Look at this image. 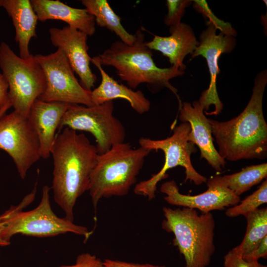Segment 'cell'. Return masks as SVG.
Returning <instances> with one entry per match:
<instances>
[{"instance_id":"6da1fadb","label":"cell","mask_w":267,"mask_h":267,"mask_svg":"<svg viewBox=\"0 0 267 267\" xmlns=\"http://www.w3.org/2000/svg\"><path fill=\"white\" fill-rule=\"evenodd\" d=\"M50 154L54 201L64 212L65 218L73 222L76 203L89 189L98 155L96 147L84 134L65 127L56 134Z\"/></svg>"},{"instance_id":"7a4b0ae2","label":"cell","mask_w":267,"mask_h":267,"mask_svg":"<svg viewBox=\"0 0 267 267\" xmlns=\"http://www.w3.org/2000/svg\"><path fill=\"white\" fill-rule=\"evenodd\" d=\"M267 84V71L258 73L252 94L243 111L225 122L209 119L218 153L225 160L263 159L267 155V124L263 111V99Z\"/></svg>"},{"instance_id":"3957f363","label":"cell","mask_w":267,"mask_h":267,"mask_svg":"<svg viewBox=\"0 0 267 267\" xmlns=\"http://www.w3.org/2000/svg\"><path fill=\"white\" fill-rule=\"evenodd\" d=\"M136 39L132 45L121 41L113 42L109 48L97 56L101 66L114 67L119 78L131 89H135L140 84L168 89L178 97V89L170 83L173 78L182 76L181 71L173 66L160 68L155 63L152 50L145 44V36L140 30L135 33Z\"/></svg>"},{"instance_id":"277c9868","label":"cell","mask_w":267,"mask_h":267,"mask_svg":"<svg viewBox=\"0 0 267 267\" xmlns=\"http://www.w3.org/2000/svg\"><path fill=\"white\" fill-rule=\"evenodd\" d=\"M151 152L141 147L133 148L124 142L98 155L88 189L95 211L101 199L129 193Z\"/></svg>"},{"instance_id":"5b68a950","label":"cell","mask_w":267,"mask_h":267,"mask_svg":"<svg viewBox=\"0 0 267 267\" xmlns=\"http://www.w3.org/2000/svg\"><path fill=\"white\" fill-rule=\"evenodd\" d=\"M37 183L36 182L33 190L24 197L18 205L11 206L3 213L2 239L10 243L11 237L17 234L47 237L70 232L83 236L87 241L93 231H89L85 226L76 224L65 217L57 216L51 206L49 195L51 188L47 185L43 187L39 205L31 210L23 211L34 200Z\"/></svg>"},{"instance_id":"8992f818","label":"cell","mask_w":267,"mask_h":267,"mask_svg":"<svg viewBox=\"0 0 267 267\" xmlns=\"http://www.w3.org/2000/svg\"><path fill=\"white\" fill-rule=\"evenodd\" d=\"M162 228L172 232L174 245L183 255L184 267H207L214 253L215 222L210 213L199 215L195 209L163 208Z\"/></svg>"},{"instance_id":"52a82bcc","label":"cell","mask_w":267,"mask_h":267,"mask_svg":"<svg viewBox=\"0 0 267 267\" xmlns=\"http://www.w3.org/2000/svg\"><path fill=\"white\" fill-rule=\"evenodd\" d=\"M191 130L190 124L182 122L173 128V134L163 139L154 140L141 137L138 141L140 147L150 151L161 150L165 155V162L160 171L151 177L138 183L134 187V193L148 198L150 200L155 197L157 183L167 178V172L177 166L184 168L185 178L199 185L206 182L207 179L199 174L194 168L191 161V155L196 152L195 144L188 140Z\"/></svg>"},{"instance_id":"ba28073f","label":"cell","mask_w":267,"mask_h":267,"mask_svg":"<svg viewBox=\"0 0 267 267\" xmlns=\"http://www.w3.org/2000/svg\"><path fill=\"white\" fill-rule=\"evenodd\" d=\"M0 68L8 84L9 99L14 111L28 118L33 104L45 89V78L41 66L34 55L22 58L2 42Z\"/></svg>"},{"instance_id":"9c48e42d","label":"cell","mask_w":267,"mask_h":267,"mask_svg":"<svg viewBox=\"0 0 267 267\" xmlns=\"http://www.w3.org/2000/svg\"><path fill=\"white\" fill-rule=\"evenodd\" d=\"M113 111L112 100L91 106L72 104L64 114L58 131L65 127L89 132L95 139L98 154L104 153L115 144L124 142L126 138L125 128L114 116Z\"/></svg>"},{"instance_id":"30bf717a","label":"cell","mask_w":267,"mask_h":267,"mask_svg":"<svg viewBox=\"0 0 267 267\" xmlns=\"http://www.w3.org/2000/svg\"><path fill=\"white\" fill-rule=\"evenodd\" d=\"M34 56L44 71L46 81L45 90L38 99L86 106L94 105L91 91L86 89L78 81L61 49L57 48L48 55Z\"/></svg>"},{"instance_id":"8fae6325","label":"cell","mask_w":267,"mask_h":267,"mask_svg":"<svg viewBox=\"0 0 267 267\" xmlns=\"http://www.w3.org/2000/svg\"><path fill=\"white\" fill-rule=\"evenodd\" d=\"M0 149L12 158L22 179L41 158L39 138L30 121L15 111L0 118Z\"/></svg>"},{"instance_id":"7c38bea8","label":"cell","mask_w":267,"mask_h":267,"mask_svg":"<svg viewBox=\"0 0 267 267\" xmlns=\"http://www.w3.org/2000/svg\"><path fill=\"white\" fill-rule=\"evenodd\" d=\"M216 28L210 23L199 36V45L191 54V59L198 56H203L206 61L210 74V84L208 88L204 90L198 100L203 106L204 110L209 109L212 105L215 106L214 111L208 113V115L220 114L223 108L217 89V77L220 73L219 59L223 53H229L234 49L236 40L234 37L225 35L222 33L217 34Z\"/></svg>"},{"instance_id":"4fadbf2b","label":"cell","mask_w":267,"mask_h":267,"mask_svg":"<svg viewBox=\"0 0 267 267\" xmlns=\"http://www.w3.org/2000/svg\"><path fill=\"white\" fill-rule=\"evenodd\" d=\"M49 33L52 44L63 51L74 72L80 78L81 85L86 89L91 91L96 77L90 68L91 58L88 52V35L68 26L63 28H51Z\"/></svg>"},{"instance_id":"5bb4252c","label":"cell","mask_w":267,"mask_h":267,"mask_svg":"<svg viewBox=\"0 0 267 267\" xmlns=\"http://www.w3.org/2000/svg\"><path fill=\"white\" fill-rule=\"evenodd\" d=\"M204 111L203 106L198 101H193L192 104L184 102L179 106L178 118L182 122L190 124L188 140L198 146L201 158L205 159L215 170L220 172L226 162L214 145L211 127Z\"/></svg>"},{"instance_id":"9a60e30c","label":"cell","mask_w":267,"mask_h":267,"mask_svg":"<svg viewBox=\"0 0 267 267\" xmlns=\"http://www.w3.org/2000/svg\"><path fill=\"white\" fill-rule=\"evenodd\" d=\"M160 191L166 194L164 199L169 204L198 209L203 213L223 210L226 207L235 206L240 201L239 196L228 188L220 186L208 187L207 190L196 195H184L179 192L174 180L163 183Z\"/></svg>"},{"instance_id":"2e32d148","label":"cell","mask_w":267,"mask_h":267,"mask_svg":"<svg viewBox=\"0 0 267 267\" xmlns=\"http://www.w3.org/2000/svg\"><path fill=\"white\" fill-rule=\"evenodd\" d=\"M71 105L39 99L33 104L28 119L39 138L41 158L47 159L51 155L56 131L58 130L61 120Z\"/></svg>"},{"instance_id":"e0dca14e","label":"cell","mask_w":267,"mask_h":267,"mask_svg":"<svg viewBox=\"0 0 267 267\" xmlns=\"http://www.w3.org/2000/svg\"><path fill=\"white\" fill-rule=\"evenodd\" d=\"M169 31V36L154 35L151 41L145 42V44L151 50L159 51L167 57L171 66L184 71L186 69L184 59L194 52L199 42L193 29L187 24L181 22Z\"/></svg>"},{"instance_id":"ac0fdd59","label":"cell","mask_w":267,"mask_h":267,"mask_svg":"<svg viewBox=\"0 0 267 267\" xmlns=\"http://www.w3.org/2000/svg\"><path fill=\"white\" fill-rule=\"evenodd\" d=\"M30 2L38 20L41 22L61 20L88 36L95 33L94 18L85 8L72 7L58 0H31Z\"/></svg>"},{"instance_id":"d6986e66","label":"cell","mask_w":267,"mask_h":267,"mask_svg":"<svg viewBox=\"0 0 267 267\" xmlns=\"http://www.w3.org/2000/svg\"><path fill=\"white\" fill-rule=\"evenodd\" d=\"M91 62L99 70L101 77L99 86L91 90V99L94 105L121 98L127 100L132 108L139 114H144L150 110V101L142 91L134 90L118 83L103 70L97 56L91 58Z\"/></svg>"},{"instance_id":"ffe728a7","label":"cell","mask_w":267,"mask_h":267,"mask_svg":"<svg viewBox=\"0 0 267 267\" xmlns=\"http://www.w3.org/2000/svg\"><path fill=\"white\" fill-rule=\"evenodd\" d=\"M2 7L12 19L19 56L24 59L30 57L32 54L29 51V43L32 38L37 37L36 29L38 21L30 0H3Z\"/></svg>"},{"instance_id":"44dd1931","label":"cell","mask_w":267,"mask_h":267,"mask_svg":"<svg viewBox=\"0 0 267 267\" xmlns=\"http://www.w3.org/2000/svg\"><path fill=\"white\" fill-rule=\"evenodd\" d=\"M267 177V164L247 166L239 172L231 175L216 176L207 179L208 187H223L234 194L240 195L260 183Z\"/></svg>"},{"instance_id":"7402d4cb","label":"cell","mask_w":267,"mask_h":267,"mask_svg":"<svg viewBox=\"0 0 267 267\" xmlns=\"http://www.w3.org/2000/svg\"><path fill=\"white\" fill-rule=\"evenodd\" d=\"M82 4L88 13L93 16L95 22L114 33L121 42L132 45L135 42V34L129 33L123 26L121 18L117 15L106 0H82Z\"/></svg>"},{"instance_id":"603a6c76","label":"cell","mask_w":267,"mask_h":267,"mask_svg":"<svg viewBox=\"0 0 267 267\" xmlns=\"http://www.w3.org/2000/svg\"><path fill=\"white\" fill-rule=\"evenodd\" d=\"M244 217L247 222L244 237L241 244L233 249L247 259L267 236V209H257Z\"/></svg>"},{"instance_id":"cb8c5ba5","label":"cell","mask_w":267,"mask_h":267,"mask_svg":"<svg viewBox=\"0 0 267 267\" xmlns=\"http://www.w3.org/2000/svg\"><path fill=\"white\" fill-rule=\"evenodd\" d=\"M267 202V180H264L259 188L241 201L240 204L228 208L225 212L226 216L234 218L240 215L245 216L258 209L261 205Z\"/></svg>"},{"instance_id":"d4e9b609","label":"cell","mask_w":267,"mask_h":267,"mask_svg":"<svg viewBox=\"0 0 267 267\" xmlns=\"http://www.w3.org/2000/svg\"><path fill=\"white\" fill-rule=\"evenodd\" d=\"M193 8L208 19V23L212 24L220 33L225 35L235 37L237 32L228 22L218 18L209 7L207 1L205 0H192Z\"/></svg>"},{"instance_id":"484cf974","label":"cell","mask_w":267,"mask_h":267,"mask_svg":"<svg viewBox=\"0 0 267 267\" xmlns=\"http://www.w3.org/2000/svg\"><path fill=\"white\" fill-rule=\"evenodd\" d=\"M192 3L190 0H167L166 5L168 13L164 18V23L172 29L181 22V19L185 12L186 8Z\"/></svg>"},{"instance_id":"4316f807","label":"cell","mask_w":267,"mask_h":267,"mask_svg":"<svg viewBox=\"0 0 267 267\" xmlns=\"http://www.w3.org/2000/svg\"><path fill=\"white\" fill-rule=\"evenodd\" d=\"M224 267H267L257 260H246L233 249L224 257Z\"/></svg>"},{"instance_id":"83f0119b","label":"cell","mask_w":267,"mask_h":267,"mask_svg":"<svg viewBox=\"0 0 267 267\" xmlns=\"http://www.w3.org/2000/svg\"><path fill=\"white\" fill-rule=\"evenodd\" d=\"M58 267H105V266L103 261L95 255L89 253H83L77 256L74 264L62 265Z\"/></svg>"},{"instance_id":"f1b7e54d","label":"cell","mask_w":267,"mask_h":267,"mask_svg":"<svg viewBox=\"0 0 267 267\" xmlns=\"http://www.w3.org/2000/svg\"><path fill=\"white\" fill-rule=\"evenodd\" d=\"M105 267H166L150 264H139L120 260L105 259L103 261Z\"/></svg>"},{"instance_id":"f546056e","label":"cell","mask_w":267,"mask_h":267,"mask_svg":"<svg viewBox=\"0 0 267 267\" xmlns=\"http://www.w3.org/2000/svg\"><path fill=\"white\" fill-rule=\"evenodd\" d=\"M267 256V236L265 237L256 249L252 253L246 260H257L260 258H265Z\"/></svg>"},{"instance_id":"4dcf8cb0","label":"cell","mask_w":267,"mask_h":267,"mask_svg":"<svg viewBox=\"0 0 267 267\" xmlns=\"http://www.w3.org/2000/svg\"><path fill=\"white\" fill-rule=\"evenodd\" d=\"M9 101L8 84L3 75L0 73V109Z\"/></svg>"},{"instance_id":"1f68e13d","label":"cell","mask_w":267,"mask_h":267,"mask_svg":"<svg viewBox=\"0 0 267 267\" xmlns=\"http://www.w3.org/2000/svg\"><path fill=\"white\" fill-rule=\"evenodd\" d=\"M3 213L0 215V246H6L9 245L10 243L4 241L1 237V232L3 227Z\"/></svg>"},{"instance_id":"d6a6232c","label":"cell","mask_w":267,"mask_h":267,"mask_svg":"<svg viewBox=\"0 0 267 267\" xmlns=\"http://www.w3.org/2000/svg\"><path fill=\"white\" fill-rule=\"evenodd\" d=\"M12 106L10 101L8 102L3 107L0 109V118L5 114L7 110Z\"/></svg>"},{"instance_id":"836d02e7","label":"cell","mask_w":267,"mask_h":267,"mask_svg":"<svg viewBox=\"0 0 267 267\" xmlns=\"http://www.w3.org/2000/svg\"><path fill=\"white\" fill-rule=\"evenodd\" d=\"M3 0H0V7L2 6Z\"/></svg>"}]
</instances>
